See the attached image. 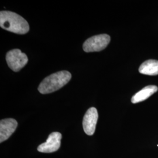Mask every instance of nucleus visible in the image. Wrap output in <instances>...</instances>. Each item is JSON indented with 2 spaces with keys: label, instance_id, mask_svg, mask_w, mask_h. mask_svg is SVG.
Instances as JSON below:
<instances>
[{
  "label": "nucleus",
  "instance_id": "nucleus-1",
  "mask_svg": "<svg viewBox=\"0 0 158 158\" xmlns=\"http://www.w3.org/2000/svg\"><path fill=\"white\" fill-rule=\"evenodd\" d=\"M0 26L8 31L21 35L27 34L29 30L28 23L23 18L7 11L0 12Z\"/></svg>",
  "mask_w": 158,
  "mask_h": 158
},
{
  "label": "nucleus",
  "instance_id": "nucleus-3",
  "mask_svg": "<svg viewBox=\"0 0 158 158\" xmlns=\"http://www.w3.org/2000/svg\"><path fill=\"white\" fill-rule=\"evenodd\" d=\"M110 36L107 34H101L87 39L83 44V50L85 52H99L104 49L110 42Z\"/></svg>",
  "mask_w": 158,
  "mask_h": 158
},
{
  "label": "nucleus",
  "instance_id": "nucleus-4",
  "mask_svg": "<svg viewBox=\"0 0 158 158\" xmlns=\"http://www.w3.org/2000/svg\"><path fill=\"white\" fill-rule=\"evenodd\" d=\"M6 60L11 70L14 72H19L27 64L28 58L21 50L15 49L7 52Z\"/></svg>",
  "mask_w": 158,
  "mask_h": 158
},
{
  "label": "nucleus",
  "instance_id": "nucleus-9",
  "mask_svg": "<svg viewBox=\"0 0 158 158\" xmlns=\"http://www.w3.org/2000/svg\"><path fill=\"white\" fill-rule=\"evenodd\" d=\"M139 73L149 76L158 74V60L150 59L142 63L139 68Z\"/></svg>",
  "mask_w": 158,
  "mask_h": 158
},
{
  "label": "nucleus",
  "instance_id": "nucleus-6",
  "mask_svg": "<svg viewBox=\"0 0 158 158\" xmlns=\"http://www.w3.org/2000/svg\"><path fill=\"white\" fill-rule=\"evenodd\" d=\"M98 118V115L96 108H89L85 114L83 121V126L85 133L87 135H93L94 134Z\"/></svg>",
  "mask_w": 158,
  "mask_h": 158
},
{
  "label": "nucleus",
  "instance_id": "nucleus-8",
  "mask_svg": "<svg viewBox=\"0 0 158 158\" xmlns=\"http://www.w3.org/2000/svg\"><path fill=\"white\" fill-rule=\"evenodd\" d=\"M158 90V87L156 85H150L146 86L132 97L131 102L133 104H136L145 101Z\"/></svg>",
  "mask_w": 158,
  "mask_h": 158
},
{
  "label": "nucleus",
  "instance_id": "nucleus-5",
  "mask_svg": "<svg viewBox=\"0 0 158 158\" xmlns=\"http://www.w3.org/2000/svg\"><path fill=\"white\" fill-rule=\"evenodd\" d=\"M62 134L58 132L51 133L46 141L38 147L37 149L40 152L52 153L57 151L60 147Z\"/></svg>",
  "mask_w": 158,
  "mask_h": 158
},
{
  "label": "nucleus",
  "instance_id": "nucleus-2",
  "mask_svg": "<svg viewBox=\"0 0 158 158\" xmlns=\"http://www.w3.org/2000/svg\"><path fill=\"white\" fill-rule=\"evenodd\" d=\"M71 78L70 73L65 70L52 74L41 82L38 90L44 94L53 93L68 84Z\"/></svg>",
  "mask_w": 158,
  "mask_h": 158
},
{
  "label": "nucleus",
  "instance_id": "nucleus-7",
  "mask_svg": "<svg viewBox=\"0 0 158 158\" xmlns=\"http://www.w3.org/2000/svg\"><path fill=\"white\" fill-rule=\"evenodd\" d=\"M18 123L13 118L4 119L0 121V142L7 140L15 132Z\"/></svg>",
  "mask_w": 158,
  "mask_h": 158
}]
</instances>
